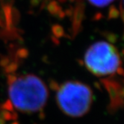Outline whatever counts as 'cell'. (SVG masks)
Returning a JSON list of instances; mask_svg holds the SVG:
<instances>
[{"label":"cell","mask_w":124,"mask_h":124,"mask_svg":"<svg viewBox=\"0 0 124 124\" xmlns=\"http://www.w3.org/2000/svg\"><path fill=\"white\" fill-rule=\"evenodd\" d=\"M9 96L14 107L23 112H36L46 104L48 91L42 80L34 75L15 78L11 76Z\"/></svg>","instance_id":"obj_1"},{"label":"cell","mask_w":124,"mask_h":124,"mask_svg":"<svg viewBox=\"0 0 124 124\" xmlns=\"http://www.w3.org/2000/svg\"><path fill=\"white\" fill-rule=\"evenodd\" d=\"M91 4L96 7H105L111 3L114 0H88Z\"/></svg>","instance_id":"obj_5"},{"label":"cell","mask_w":124,"mask_h":124,"mask_svg":"<svg viewBox=\"0 0 124 124\" xmlns=\"http://www.w3.org/2000/svg\"><path fill=\"white\" fill-rule=\"evenodd\" d=\"M119 15V11L115 7H112L109 11V18H116Z\"/></svg>","instance_id":"obj_7"},{"label":"cell","mask_w":124,"mask_h":124,"mask_svg":"<svg viewBox=\"0 0 124 124\" xmlns=\"http://www.w3.org/2000/svg\"><path fill=\"white\" fill-rule=\"evenodd\" d=\"M93 99L91 88L78 82H68L58 91L57 101L60 108L68 116L82 117L90 109Z\"/></svg>","instance_id":"obj_2"},{"label":"cell","mask_w":124,"mask_h":124,"mask_svg":"<svg viewBox=\"0 0 124 124\" xmlns=\"http://www.w3.org/2000/svg\"><path fill=\"white\" fill-rule=\"evenodd\" d=\"M0 124H4V122H3V120L0 118Z\"/></svg>","instance_id":"obj_9"},{"label":"cell","mask_w":124,"mask_h":124,"mask_svg":"<svg viewBox=\"0 0 124 124\" xmlns=\"http://www.w3.org/2000/svg\"><path fill=\"white\" fill-rule=\"evenodd\" d=\"M48 11L53 15H58L60 16V14L61 13V9L59 6V5L55 1H52L47 6Z\"/></svg>","instance_id":"obj_4"},{"label":"cell","mask_w":124,"mask_h":124,"mask_svg":"<svg viewBox=\"0 0 124 124\" xmlns=\"http://www.w3.org/2000/svg\"><path fill=\"white\" fill-rule=\"evenodd\" d=\"M52 31L54 32V34L56 35L57 37H61L63 35V33H64V31H63V29H62L60 25H54L52 27Z\"/></svg>","instance_id":"obj_6"},{"label":"cell","mask_w":124,"mask_h":124,"mask_svg":"<svg viewBox=\"0 0 124 124\" xmlns=\"http://www.w3.org/2000/svg\"><path fill=\"white\" fill-rule=\"evenodd\" d=\"M85 64L93 74L99 76L114 74L120 66L119 53L111 44L97 42L89 47L85 55Z\"/></svg>","instance_id":"obj_3"},{"label":"cell","mask_w":124,"mask_h":124,"mask_svg":"<svg viewBox=\"0 0 124 124\" xmlns=\"http://www.w3.org/2000/svg\"><path fill=\"white\" fill-rule=\"evenodd\" d=\"M11 1H12V0H1V2H5V5H11Z\"/></svg>","instance_id":"obj_8"}]
</instances>
